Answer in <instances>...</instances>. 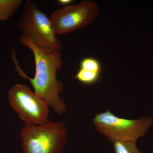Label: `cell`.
Masks as SVG:
<instances>
[{"label":"cell","instance_id":"1","mask_svg":"<svg viewBox=\"0 0 153 153\" xmlns=\"http://www.w3.org/2000/svg\"><path fill=\"white\" fill-rule=\"evenodd\" d=\"M19 41L33 52L36 71L33 78L25 74L20 67L13 51V60L18 74L30 81L34 92L47 102L55 113L63 114L67 110V107L59 94L63 91L64 85L63 82L58 80L57 76V71H60L63 65L62 53H46L36 47L30 38L22 34Z\"/></svg>","mask_w":153,"mask_h":153},{"label":"cell","instance_id":"11","mask_svg":"<svg viewBox=\"0 0 153 153\" xmlns=\"http://www.w3.org/2000/svg\"><path fill=\"white\" fill-rule=\"evenodd\" d=\"M72 0H58L57 1L58 3L60 4L66 6L70 5L71 3L73 2Z\"/></svg>","mask_w":153,"mask_h":153},{"label":"cell","instance_id":"7","mask_svg":"<svg viewBox=\"0 0 153 153\" xmlns=\"http://www.w3.org/2000/svg\"><path fill=\"white\" fill-rule=\"evenodd\" d=\"M23 2V0H0V22L8 20Z\"/></svg>","mask_w":153,"mask_h":153},{"label":"cell","instance_id":"6","mask_svg":"<svg viewBox=\"0 0 153 153\" xmlns=\"http://www.w3.org/2000/svg\"><path fill=\"white\" fill-rule=\"evenodd\" d=\"M99 12L96 4L84 0L77 4L70 5L56 10L50 15L49 19L57 36L88 26L95 21Z\"/></svg>","mask_w":153,"mask_h":153},{"label":"cell","instance_id":"10","mask_svg":"<svg viewBox=\"0 0 153 153\" xmlns=\"http://www.w3.org/2000/svg\"><path fill=\"white\" fill-rule=\"evenodd\" d=\"M80 68L100 74L101 67L99 61L94 58L87 57L80 63Z\"/></svg>","mask_w":153,"mask_h":153},{"label":"cell","instance_id":"3","mask_svg":"<svg viewBox=\"0 0 153 153\" xmlns=\"http://www.w3.org/2000/svg\"><path fill=\"white\" fill-rule=\"evenodd\" d=\"M92 122L96 129L111 143H136L153 125V119L147 116L135 120L119 117L108 110L95 115Z\"/></svg>","mask_w":153,"mask_h":153},{"label":"cell","instance_id":"8","mask_svg":"<svg viewBox=\"0 0 153 153\" xmlns=\"http://www.w3.org/2000/svg\"><path fill=\"white\" fill-rule=\"evenodd\" d=\"M99 76V73L80 68L74 76V78L83 84H91L96 82Z\"/></svg>","mask_w":153,"mask_h":153},{"label":"cell","instance_id":"2","mask_svg":"<svg viewBox=\"0 0 153 153\" xmlns=\"http://www.w3.org/2000/svg\"><path fill=\"white\" fill-rule=\"evenodd\" d=\"M20 137L23 153H62L68 131L63 122L49 120L40 125L25 124Z\"/></svg>","mask_w":153,"mask_h":153},{"label":"cell","instance_id":"5","mask_svg":"<svg viewBox=\"0 0 153 153\" xmlns=\"http://www.w3.org/2000/svg\"><path fill=\"white\" fill-rule=\"evenodd\" d=\"M8 99L12 108L26 124L40 125L49 121V105L27 85H13L9 91Z\"/></svg>","mask_w":153,"mask_h":153},{"label":"cell","instance_id":"4","mask_svg":"<svg viewBox=\"0 0 153 153\" xmlns=\"http://www.w3.org/2000/svg\"><path fill=\"white\" fill-rule=\"evenodd\" d=\"M19 27L22 34L44 52H61L63 45L54 32L49 17L31 0L25 3Z\"/></svg>","mask_w":153,"mask_h":153},{"label":"cell","instance_id":"9","mask_svg":"<svg viewBox=\"0 0 153 153\" xmlns=\"http://www.w3.org/2000/svg\"><path fill=\"white\" fill-rule=\"evenodd\" d=\"M113 147L115 153H144L139 150L136 143H116Z\"/></svg>","mask_w":153,"mask_h":153}]
</instances>
